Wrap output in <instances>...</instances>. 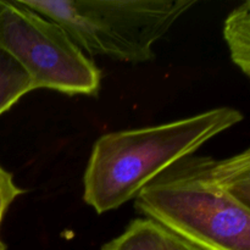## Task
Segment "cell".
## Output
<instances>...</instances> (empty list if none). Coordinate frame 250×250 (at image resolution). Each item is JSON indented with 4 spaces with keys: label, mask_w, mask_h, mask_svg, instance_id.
I'll return each instance as SVG.
<instances>
[{
    "label": "cell",
    "mask_w": 250,
    "mask_h": 250,
    "mask_svg": "<svg viewBox=\"0 0 250 250\" xmlns=\"http://www.w3.org/2000/svg\"><path fill=\"white\" fill-rule=\"evenodd\" d=\"M134 208L197 250H250V150L186 156L146 185Z\"/></svg>",
    "instance_id": "cell-1"
},
{
    "label": "cell",
    "mask_w": 250,
    "mask_h": 250,
    "mask_svg": "<svg viewBox=\"0 0 250 250\" xmlns=\"http://www.w3.org/2000/svg\"><path fill=\"white\" fill-rule=\"evenodd\" d=\"M243 120L233 107L143 128L111 132L94 143L83 177V200L98 214L126 204L170 166Z\"/></svg>",
    "instance_id": "cell-2"
},
{
    "label": "cell",
    "mask_w": 250,
    "mask_h": 250,
    "mask_svg": "<svg viewBox=\"0 0 250 250\" xmlns=\"http://www.w3.org/2000/svg\"><path fill=\"white\" fill-rule=\"evenodd\" d=\"M63 28L81 50L125 62L155 59L154 45L197 0H20Z\"/></svg>",
    "instance_id": "cell-3"
},
{
    "label": "cell",
    "mask_w": 250,
    "mask_h": 250,
    "mask_svg": "<svg viewBox=\"0 0 250 250\" xmlns=\"http://www.w3.org/2000/svg\"><path fill=\"white\" fill-rule=\"evenodd\" d=\"M0 50L11 56L36 89L97 95L102 73L61 26L24 6L0 0Z\"/></svg>",
    "instance_id": "cell-4"
},
{
    "label": "cell",
    "mask_w": 250,
    "mask_h": 250,
    "mask_svg": "<svg viewBox=\"0 0 250 250\" xmlns=\"http://www.w3.org/2000/svg\"><path fill=\"white\" fill-rule=\"evenodd\" d=\"M102 250H197L153 220L141 217L129 222L122 234Z\"/></svg>",
    "instance_id": "cell-5"
},
{
    "label": "cell",
    "mask_w": 250,
    "mask_h": 250,
    "mask_svg": "<svg viewBox=\"0 0 250 250\" xmlns=\"http://www.w3.org/2000/svg\"><path fill=\"white\" fill-rule=\"evenodd\" d=\"M224 37L231 59L242 72L250 76V1L247 0L227 16Z\"/></svg>",
    "instance_id": "cell-6"
},
{
    "label": "cell",
    "mask_w": 250,
    "mask_h": 250,
    "mask_svg": "<svg viewBox=\"0 0 250 250\" xmlns=\"http://www.w3.org/2000/svg\"><path fill=\"white\" fill-rule=\"evenodd\" d=\"M34 89L26 71L11 56L0 50V115Z\"/></svg>",
    "instance_id": "cell-7"
},
{
    "label": "cell",
    "mask_w": 250,
    "mask_h": 250,
    "mask_svg": "<svg viewBox=\"0 0 250 250\" xmlns=\"http://www.w3.org/2000/svg\"><path fill=\"white\" fill-rule=\"evenodd\" d=\"M23 193L24 189L15 185L11 173L0 166V226H1L2 217L10 205ZM0 250H6V246L1 239H0Z\"/></svg>",
    "instance_id": "cell-8"
}]
</instances>
